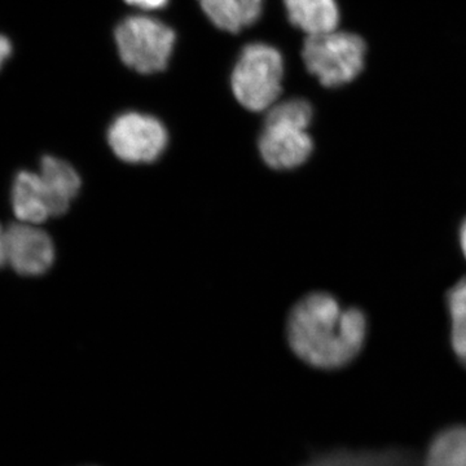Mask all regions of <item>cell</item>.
<instances>
[{
    "instance_id": "7",
    "label": "cell",
    "mask_w": 466,
    "mask_h": 466,
    "mask_svg": "<svg viewBox=\"0 0 466 466\" xmlns=\"http://www.w3.org/2000/svg\"><path fill=\"white\" fill-rule=\"evenodd\" d=\"M8 263L18 275L46 274L55 260L52 238L35 225L17 223L7 229Z\"/></svg>"
},
{
    "instance_id": "19",
    "label": "cell",
    "mask_w": 466,
    "mask_h": 466,
    "mask_svg": "<svg viewBox=\"0 0 466 466\" xmlns=\"http://www.w3.org/2000/svg\"><path fill=\"white\" fill-rule=\"evenodd\" d=\"M459 238L460 247H461L462 253H464L466 258V219L462 222L461 227H460Z\"/></svg>"
},
{
    "instance_id": "2",
    "label": "cell",
    "mask_w": 466,
    "mask_h": 466,
    "mask_svg": "<svg viewBox=\"0 0 466 466\" xmlns=\"http://www.w3.org/2000/svg\"><path fill=\"white\" fill-rule=\"evenodd\" d=\"M368 46L360 34L333 30L306 36L302 60L309 75L327 88L352 84L366 69Z\"/></svg>"
},
{
    "instance_id": "9",
    "label": "cell",
    "mask_w": 466,
    "mask_h": 466,
    "mask_svg": "<svg viewBox=\"0 0 466 466\" xmlns=\"http://www.w3.org/2000/svg\"><path fill=\"white\" fill-rule=\"evenodd\" d=\"M290 24L306 36L333 32L341 24L337 0H284Z\"/></svg>"
},
{
    "instance_id": "4",
    "label": "cell",
    "mask_w": 466,
    "mask_h": 466,
    "mask_svg": "<svg viewBox=\"0 0 466 466\" xmlns=\"http://www.w3.org/2000/svg\"><path fill=\"white\" fill-rule=\"evenodd\" d=\"M115 36L122 61L142 75L167 69L177 39L170 26L148 16L125 18Z\"/></svg>"
},
{
    "instance_id": "8",
    "label": "cell",
    "mask_w": 466,
    "mask_h": 466,
    "mask_svg": "<svg viewBox=\"0 0 466 466\" xmlns=\"http://www.w3.org/2000/svg\"><path fill=\"white\" fill-rule=\"evenodd\" d=\"M39 175L50 200L52 217L63 216L81 189V177L72 165L55 156L41 159Z\"/></svg>"
},
{
    "instance_id": "13",
    "label": "cell",
    "mask_w": 466,
    "mask_h": 466,
    "mask_svg": "<svg viewBox=\"0 0 466 466\" xmlns=\"http://www.w3.org/2000/svg\"><path fill=\"white\" fill-rule=\"evenodd\" d=\"M425 466H466V426L438 435L428 451Z\"/></svg>"
},
{
    "instance_id": "14",
    "label": "cell",
    "mask_w": 466,
    "mask_h": 466,
    "mask_svg": "<svg viewBox=\"0 0 466 466\" xmlns=\"http://www.w3.org/2000/svg\"><path fill=\"white\" fill-rule=\"evenodd\" d=\"M447 305L451 317V343L456 357L466 367V279L449 291Z\"/></svg>"
},
{
    "instance_id": "1",
    "label": "cell",
    "mask_w": 466,
    "mask_h": 466,
    "mask_svg": "<svg viewBox=\"0 0 466 466\" xmlns=\"http://www.w3.org/2000/svg\"><path fill=\"white\" fill-rule=\"evenodd\" d=\"M287 332L300 360L319 370H337L363 349L367 319L359 309L342 308L330 294L312 293L291 309Z\"/></svg>"
},
{
    "instance_id": "3",
    "label": "cell",
    "mask_w": 466,
    "mask_h": 466,
    "mask_svg": "<svg viewBox=\"0 0 466 466\" xmlns=\"http://www.w3.org/2000/svg\"><path fill=\"white\" fill-rule=\"evenodd\" d=\"M283 78L281 52L266 43H251L242 50L233 67V95L244 108L263 112L271 108L280 96Z\"/></svg>"
},
{
    "instance_id": "6",
    "label": "cell",
    "mask_w": 466,
    "mask_h": 466,
    "mask_svg": "<svg viewBox=\"0 0 466 466\" xmlns=\"http://www.w3.org/2000/svg\"><path fill=\"white\" fill-rule=\"evenodd\" d=\"M314 150L309 128L288 122H265L259 137L263 161L275 170H291L305 164Z\"/></svg>"
},
{
    "instance_id": "11",
    "label": "cell",
    "mask_w": 466,
    "mask_h": 466,
    "mask_svg": "<svg viewBox=\"0 0 466 466\" xmlns=\"http://www.w3.org/2000/svg\"><path fill=\"white\" fill-rule=\"evenodd\" d=\"M211 23L228 33L253 25L262 14L263 0H198Z\"/></svg>"
},
{
    "instance_id": "5",
    "label": "cell",
    "mask_w": 466,
    "mask_h": 466,
    "mask_svg": "<svg viewBox=\"0 0 466 466\" xmlns=\"http://www.w3.org/2000/svg\"><path fill=\"white\" fill-rule=\"evenodd\" d=\"M167 131L155 116L127 112L116 116L108 130L115 155L127 164H150L165 152Z\"/></svg>"
},
{
    "instance_id": "12",
    "label": "cell",
    "mask_w": 466,
    "mask_h": 466,
    "mask_svg": "<svg viewBox=\"0 0 466 466\" xmlns=\"http://www.w3.org/2000/svg\"><path fill=\"white\" fill-rule=\"evenodd\" d=\"M303 466H416L413 460L403 452H348L337 451L312 459Z\"/></svg>"
},
{
    "instance_id": "16",
    "label": "cell",
    "mask_w": 466,
    "mask_h": 466,
    "mask_svg": "<svg viewBox=\"0 0 466 466\" xmlns=\"http://www.w3.org/2000/svg\"><path fill=\"white\" fill-rule=\"evenodd\" d=\"M15 55V43L11 36L0 30V73L5 69Z\"/></svg>"
},
{
    "instance_id": "18",
    "label": "cell",
    "mask_w": 466,
    "mask_h": 466,
    "mask_svg": "<svg viewBox=\"0 0 466 466\" xmlns=\"http://www.w3.org/2000/svg\"><path fill=\"white\" fill-rule=\"evenodd\" d=\"M5 263H8L7 229L0 225V268H3Z\"/></svg>"
},
{
    "instance_id": "10",
    "label": "cell",
    "mask_w": 466,
    "mask_h": 466,
    "mask_svg": "<svg viewBox=\"0 0 466 466\" xmlns=\"http://www.w3.org/2000/svg\"><path fill=\"white\" fill-rule=\"evenodd\" d=\"M12 208L21 223L39 225L52 217L50 200L41 175L20 171L12 186Z\"/></svg>"
},
{
    "instance_id": "15",
    "label": "cell",
    "mask_w": 466,
    "mask_h": 466,
    "mask_svg": "<svg viewBox=\"0 0 466 466\" xmlns=\"http://www.w3.org/2000/svg\"><path fill=\"white\" fill-rule=\"evenodd\" d=\"M311 104L308 100L289 99L276 103L267 112L265 122H288V124H294L303 126V127H309L312 122Z\"/></svg>"
},
{
    "instance_id": "17",
    "label": "cell",
    "mask_w": 466,
    "mask_h": 466,
    "mask_svg": "<svg viewBox=\"0 0 466 466\" xmlns=\"http://www.w3.org/2000/svg\"><path fill=\"white\" fill-rule=\"evenodd\" d=\"M128 5H134L146 11H156V9L164 8L167 5V0H125Z\"/></svg>"
}]
</instances>
